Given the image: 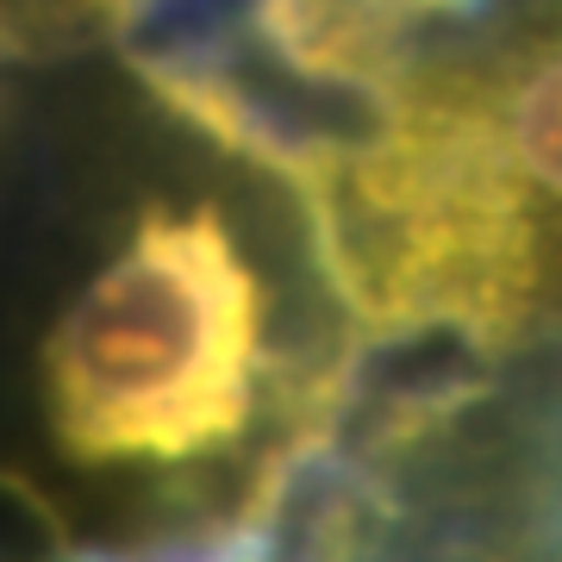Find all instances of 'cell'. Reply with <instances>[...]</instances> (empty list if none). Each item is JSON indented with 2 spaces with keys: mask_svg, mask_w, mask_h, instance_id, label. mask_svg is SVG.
Listing matches in <instances>:
<instances>
[{
  "mask_svg": "<svg viewBox=\"0 0 562 562\" xmlns=\"http://www.w3.org/2000/svg\"><path fill=\"white\" fill-rule=\"evenodd\" d=\"M301 213L313 238L457 244L506 350L562 338V7L413 50L394 125Z\"/></svg>",
  "mask_w": 562,
  "mask_h": 562,
  "instance_id": "1",
  "label": "cell"
},
{
  "mask_svg": "<svg viewBox=\"0 0 562 562\" xmlns=\"http://www.w3.org/2000/svg\"><path fill=\"white\" fill-rule=\"evenodd\" d=\"M38 387L76 469H188L238 450L276 362L262 276L220 206H144L57 313Z\"/></svg>",
  "mask_w": 562,
  "mask_h": 562,
  "instance_id": "2",
  "label": "cell"
},
{
  "mask_svg": "<svg viewBox=\"0 0 562 562\" xmlns=\"http://www.w3.org/2000/svg\"><path fill=\"white\" fill-rule=\"evenodd\" d=\"M0 562H76L57 501L13 469H0Z\"/></svg>",
  "mask_w": 562,
  "mask_h": 562,
  "instance_id": "3",
  "label": "cell"
}]
</instances>
